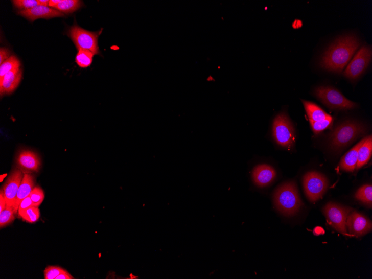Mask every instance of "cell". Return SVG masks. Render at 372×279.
I'll return each instance as SVG.
<instances>
[{
    "instance_id": "3957f363",
    "label": "cell",
    "mask_w": 372,
    "mask_h": 279,
    "mask_svg": "<svg viewBox=\"0 0 372 279\" xmlns=\"http://www.w3.org/2000/svg\"><path fill=\"white\" fill-rule=\"evenodd\" d=\"M367 132L363 123L348 121L334 128L330 135V145L334 150H340L362 137Z\"/></svg>"
},
{
    "instance_id": "1f68e13d",
    "label": "cell",
    "mask_w": 372,
    "mask_h": 279,
    "mask_svg": "<svg viewBox=\"0 0 372 279\" xmlns=\"http://www.w3.org/2000/svg\"><path fill=\"white\" fill-rule=\"evenodd\" d=\"M6 206V203L5 201V198L4 196L3 191V190H2L1 192H0V213L3 212V211L5 208Z\"/></svg>"
},
{
    "instance_id": "484cf974",
    "label": "cell",
    "mask_w": 372,
    "mask_h": 279,
    "mask_svg": "<svg viewBox=\"0 0 372 279\" xmlns=\"http://www.w3.org/2000/svg\"><path fill=\"white\" fill-rule=\"evenodd\" d=\"M333 117L331 115L327 119L317 122L310 121L313 132L319 134L323 131L324 129L330 127L333 122Z\"/></svg>"
},
{
    "instance_id": "30bf717a",
    "label": "cell",
    "mask_w": 372,
    "mask_h": 279,
    "mask_svg": "<svg viewBox=\"0 0 372 279\" xmlns=\"http://www.w3.org/2000/svg\"><path fill=\"white\" fill-rule=\"evenodd\" d=\"M346 228L348 235L359 238L371 231V222L366 216L353 211L347 218Z\"/></svg>"
},
{
    "instance_id": "836d02e7",
    "label": "cell",
    "mask_w": 372,
    "mask_h": 279,
    "mask_svg": "<svg viewBox=\"0 0 372 279\" xmlns=\"http://www.w3.org/2000/svg\"><path fill=\"white\" fill-rule=\"evenodd\" d=\"M324 232V229L321 227H315L314 230V234L315 235H323Z\"/></svg>"
},
{
    "instance_id": "7c38bea8",
    "label": "cell",
    "mask_w": 372,
    "mask_h": 279,
    "mask_svg": "<svg viewBox=\"0 0 372 279\" xmlns=\"http://www.w3.org/2000/svg\"><path fill=\"white\" fill-rule=\"evenodd\" d=\"M17 14L26 18L27 19L32 22L38 20L39 18L50 19V18L54 17H63L65 15L58 10L49 7V6L40 5L28 10H20L17 12Z\"/></svg>"
},
{
    "instance_id": "ac0fdd59",
    "label": "cell",
    "mask_w": 372,
    "mask_h": 279,
    "mask_svg": "<svg viewBox=\"0 0 372 279\" xmlns=\"http://www.w3.org/2000/svg\"><path fill=\"white\" fill-rule=\"evenodd\" d=\"M372 154V137L370 135L366 137L363 144L358 150V160L356 169L359 170L368 164Z\"/></svg>"
},
{
    "instance_id": "83f0119b",
    "label": "cell",
    "mask_w": 372,
    "mask_h": 279,
    "mask_svg": "<svg viewBox=\"0 0 372 279\" xmlns=\"http://www.w3.org/2000/svg\"><path fill=\"white\" fill-rule=\"evenodd\" d=\"M14 7L20 10H28L39 5L38 0H14Z\"/></svg>"
},
{
    "instance_id": "2e32d148",
    "label": "cell",
    "mask_w": 372,
    "mask_h": 279,
    "mask_svg": "<svg viewBox=\"0 0 372 279\" xmlns=\"http://www.w3.org/2000/svg\"><path fill=\"white\" fill-rule=\"evenodd\" d=\"M34 177L32 175L27 174V173L24 174L22 182L17 192L15 202L13 206H12L15 214H17L18 212V207H19L21 202L24 198L29 196L33 191L34 188Z\"/></svg>"
},
{
    "instance_id": "ffe728a7",
    "label": "cell",
    "mask_w": 372,
    "mask_h": 279,
    "mask_svg": "<svg viewBox=\"0 0 372 279\" xmlns=\"http://www.w3.org/2000/svg\"><path fill=\"white\" fill-rule=\"evenodd\" d=\"M82 5V2L78 0H61L54 9L63 14H71L79 9Z\"/></svg>"
},
{
    "instance_id": "44dd1931",
    "label": "cell",
    "mask_w": 372,
    "mask_h": 279,
    "mask_svg": "<svg viewBox=\"0 0 372 279\" xmlns=\"http://www.w3.org/2000/svg\"><path fill=\"white\" fill-rule=\"evenodd\" d=\"M372 186L371 184H365L362 186L356 192V199L367 205L371 206L372 203Z\"/></svg>"
},
{
    "instance_id": "9a60e30c",
    "label": "cell",
    "mask_w": 372,
    "mask_h": 279,
    "mask_svg": "<svg viewBox=\"0 0 372 279\" xmlns=\"http://www.w3.org/2000/svg\"><path fill=\"white\" fill-rule=\"evenodd\" d=\"M17 164L21 169L29 172H38L41 167V160L35 152L24 150L18 154Z\"/></svg>"
},
{
    "instance_id": "8fae6325",
    "label": "cell",
    "mask_w": 372,
    "mask_h": 279,
    "mask_svg": "<svg viewBox=\"0 0 372 279\" xmlns=\"http://www.w3.org/2000/svg\"><path fill=\"white\" fill-rule=\"evenodd\" d=\"M24 176L21 171L16 170L11 173L6 181L2 190L6 206H13Z\"/></svg>"
},
{
    "instance_id": "5bb4252c",
    "label": "cell",
    "mask_w": 372,
    "mask_h": 279,
    "mask_svg": "<svg viewBox=\"0 0 372 279\" xmlns=\"http://www.w3.org/2000/svg\"><path fill=\"white\" fill-rule=\"evenodd\" d=\"M22 79V70L17 68L5 74L0 80V92L1 96L10 95L14 92L19 85Z\"/></svg>"
},
{
    "instance_id": "4fadbf2b",
    "label": "cell",
    "mask_w": 372,
    "mask_h": 279,
    "mask_svg": "<svg viewBox=\"0 0 372 279\" xmlns=\"http://www.w3.org/2000/svg\"><path fill=\"white\" fill-rule=\"evenodd\" d=\"M276 177V172L274 167L266 164L257 166L252 173L253 182L260 188L270 185Z\"/></svg>"
},
{
    "instance_id": "d590c367",
    "label": "cell",
    "mask_w": 372,
    "mask_h": 279,
    "mask_svg": "<svg viewBox=\"0 0 372 279\" xmlns=\"http://www.w3.org/2000/svg\"><path fill=\"white\" fill-rule=\"evenodd\" d=\"M49 0H38V4L40 6H49Z\"/></svg>"
},
{
    "instance_id": "603a6c76",
    "label": "cell",
    "mask_w": 372,
    "mask_h": 279,
    "mask_svg": "<svg viewBox=\"0 0 372 279\" xmlns=\"http://www.w3.org/2000/svg\"><path fill=\"white\" fill-rule=\"evenodd\" d=\"M94 55V54L90 51H87V50L80 49L78 50L76 62L80 67H88L92 64Z\"/></svg>"
},
{
    "instance_id": "52a82bcc",
    "label": "cell",
    "mask_w": 372,
    "mask_h": 279,
    "mask_svg": "<svg viewBox=\"0 0 372 279\" xmlns=\"http://www.w3.org/2000/svg\"><path fill=\"white\" fill-rule=\"evenodd\" d=\"M102 30L97 32H91L80 28L77 25H74L69 31V36L78 50H87L95 55L100 54L98 40Z\"/></svg>"
},
{
    "instance_id": "d6a6232c",
    "label": "cell",
    "mask_w": 372,
    "mask_h": 279,
    "mask_svg": "<svg viewBox=\"0 0 372 279\" xmlns=\"http://www.w3.org/2000/svg\"><path fill=\"white\" fill-rule=\"evenodd\" d=\"M73 277L66 270L59 275L55 279H74Z\"/></svg>"
},
{
    "instance_id": "f1b7e54d",
    "label": "cell",
    "mask_w": 372,
    "mask_h": 279,
    "mask_svg": "<svg viewBox=\"0 0 372 279\" xmlns=\"http://www.w3.org/2000/svg\"><path fill=\"white\" fill-rule=\"evenodd\" d=\"M65 270L59 266H49L44 271L45 279H55Z\"/></svg>"
},
{
    "instance_id": "7402d4cb",
    "label": "cell",
    "mask_w": 372,
    "mask_h": 279,
    "mask_svg": "<svg viewBox=\"0 0 372 279\" xmlns=\"http://www.w3.org/2000/svg\"><path fill=\"white\" fill-rule=\"evenodd\" d=\"M21 63L19 60L15 55L5 60L0 66V80L3 79L5 74L17 68H20Z\"/></svg>"
},
{
    "instance_id": "e0dca14e",
    "label": "cell",
    "mask_w": 372,
    "mask_h": 279,
    "mask_svg": "<svg viewBox=\"0 0 372 279\" xmlns=\"http://www.w3.org/2000/svg\"><path fill=\"white\" fill-rule=\"evenodd\" d=\"M366 137L358 142L357 145L353 147L351 150L347 152L341 159L339 166L343 170L352 172L356 170L358 160V150L359 148L363 144Z\"/></svg>"
},
{
    "instance_id": "277c9868",
    "label": "cell",
    "mask_w": 372,
    "mask_h": 279,
    "mask_svg": "<svg viewBox=\"0 0 372 279\" xmlns=\"http://www.w3.org/2000/svg\"><path fill=\"white\" fill-rule=\"evenodd\" d=\"M272 133L277 144L292 150L295 144V132L292 122L286 113L278 114L272 125Z\"/></svg>"
},
{
    "instance_id": "5b68a950",
    "label": "cell",
    "mask_w": 372,
    "mask_h": 279,
    "mask_svg": "<svg viewBox=\"0 0 372 279\" xmlns=\"http://www.w3.org/2000/svg\"><path fill=\"white\" fill-rule=\"evenodd\" d=\"M315 95L328 108L337 110H351L357 104L346 98L338 90L331 86H320L315 90Z\"/></svg>"
},
{
    "instance_id": "4316f807",
    "label": "cell",
    "mask_w": 372,
    "mask_h": 279,
    "mask_svg": "<svg viewBox=\"0 0 372 279\" xmlns=\"http://www.w3.org/2000/svg\"><path fill=\"white\" fill-rule=\"evenodd\" d=\"M35 207H39L44 200L45 194L39 186H36L30 194Z\"/></svg>"
},
{
    "instance_id": "8992f818",
    "label": "cell",
    "mask_w": 372,
    "mask_h": 279,
    "mask_svg": "<svg viewBox=\"0 0 372 279\" xmlns=\"http://www.w3.org/2000/svg\"><path fill=\"white\" fill-rule=\"evenodd\" d=\"M303 184L306 196L312 203L318 201L323 197L329 185L327 177L315 171L307 173L303 177Z\"/></svg>"
},
{
    "instance_id": "ba28073f",
    "label": "cell",
    "mask_w": 372,
    "mask_h": 279,
    "mask_svg": "<svg viewBox=\"0 0 372 279\" xmlns=\"http://www.w3.org/2000/svg\"><path fill=\"white\" fill-rule=\"evenodd\" d=\"M352 209L340 204L329 202L323 208V213L328 224L338 232L348 235L346 228V219Z\"/></svg>"
},
{
    "instance_id": "6da1fadb",
    "label": "cell",
    "mask_w": 372,
    "mask_h": 279,
    "mask_svg": "<svg viewBox=\"0 0 372 279\" xmlns=\"http://www.w3.org/2000/svg\"><path fill=\"white\" fill-rule=\"evenodd\" d=\"M361 45L360 40L355 35L340 37L324 53L320 63L321 67L329 71L342 72Z\"/></svg>"
},
{
    "instance_id": "d6986e66",
    "label": "cell",
    "mask_w": 372,
    "mask_h": 279,
    "mask_svg": "<svg viewBox=\"0 0 372 279\" xmlns=\"http://www.w3.org/2000/svg\"><path fill=\"white\" fill-rule=\"evenodd\" d=\"M301 101L310 121L317 122L324 120L330 116L317 104L306 101L302 100Z\"/></svg>"
},
{
    "instance_id": "4dcf8cb0",
    "label": "cell",
    "mask_w": 372,
    "mask_h": 279,
    "mask_svg": "<svg viewBox=\"0 0 372 279\" xmlns=\"http://www.w3.org/2000/svg\"><path fill=\"white\" fill-rule=\"evenodd\" d=\"M11 53L9 50L5 48H1L0 49V63L3 64L4 62L11 57Z\"/></svg>"
},
{
    "instance_id": "8d00e7d4",
    "label": "cell",
    "mask_w": 372,
    "mask_h": 279,
    "mask_svg": "<svg viewBox=\"0 0 372 279\" xmlns=\"http://www.w3.org/2000/svg\"><path fill=\"white\" fill-rule=\"evenodd\" d=\"M6 175H7L5 174V175H2V176H1V177H6ZM2 180H3V178H1V181H2Z\"/></svg>"
},
{
    "instance_id": "9c48e42d",
    "label": "cell",
    "mask_w": 372,
    "mask_h": 279,
    "mask_svg": "<svg viewBox=\"0 0 372 279\" xmlns=\"http://www.w3.org/2000/svg\"><path fill=\"white\" fill-rule=\"evenodd\" d=\"M371 48L369 46L364 45L359 50L347 66L343 74L351 80H355L360 77L366 70L371 60Z\"/></svg>"
},
{
    "instance_id": "7a4b0ae2",
    "label": "cell",
    "mask_w": 372,
    "mask_h": 279,
    "mask_svg": "<svg viewBox=\"0 0 372 279\" xmlns=\"http://www.w3.org/2000/svg\"><path fill=\"white\" fill-rule=\"evenodd\" d=\"M276 208L285 216L296 214L303 206L298 189L294 182H288L278 186L274 194Z\"/></svg>"
},
{
    "instance_id": "d4e9b609",
    "label": "cell",
    "mask_w": 372,
    "mask_h": 279,
    "mask_svg": "<svg viewBox=\"0 0 372 279\" xmlns=\"http://www.w3.org/2000/svg\"><path fill=\"white\" fill-rule=\"evenodd\" d=\"M40 216V213L39 207L34 206L28 208L20 216L24 221L31 223V224L38 221Z\"/></svg>"
},
{
    "instance_id": "e575fe53",
    "label": "cell",
    "mask_w": 372,
    "mask_h": 279,
    "mask_svg": "<svg viewBox=\"0 0 372 279\" xmlns=\"http://www.w3.org/2000/svg\"><path fill=\"white\" fill-rule=\"evenodd\" d=\"M61 2V0H50L49 6L52 8H54L55 6H57Z\"/></svg>"
},
{
    "instance_id": "f546056e",
    "label": "cell",
    "mask_w": 372,
    "mask_h": 279,
    "mask_svg": "<svg viewBox=\"0 0 372 279\" xmlns=\"http://www.w3.org/2000/svg\"><path fill=\"white\" fill-rule=\"evenodd\" d=\"M34 206L33 202L31 199L30 195L27 197L26 198L21 202L19 207L18 209V214L20 216L22 214L27 210L28 208ZM35 207V206H34Z\"/></svg>"
},
{
    "instance_id": "cb8c5ba5",
    "label": "cell",
    "mask_w": 372,
    "mask_h": 279,
    "mask_svg": "<svg viewBox=\"0 0 372 279\" xmlns=\"http://www.w3.org/2000/svg\"><path fill=\"white\" fill-rule=\"evenodd\" d=\"M14 211L12 206H6L0 213V226L1 228L10 224L15 219Z\"/></svg>"
}]
</instances>
